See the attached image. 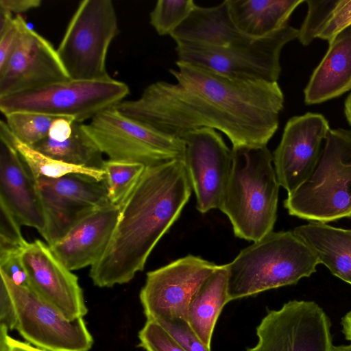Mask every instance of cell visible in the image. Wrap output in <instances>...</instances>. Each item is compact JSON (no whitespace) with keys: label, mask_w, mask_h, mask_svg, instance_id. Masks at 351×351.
Returning <instances> with one entry per match:
<instances>
[{"label":"cell","mask_w":351,"mask_h":351,"mask_svg":"<svg viewBox=\"0 0 351 351\" xmlns=\"http://www.w3.org/2000/svg\"><path fill=\"white\" fill-rule=\"evenodd\" d=\"M176 83L155 82L113 108L160 133L182 138L201 128L223 132L232 147L267 145L279 125L284 95L278 82L245 81L176 61Z\"/></svg>","instance_id":"cell-1"},{"label":"cell","mask_w":351,"mask_h":351,"mask_svg":"<svg viewBox=\"0 0 351 351\" xmlns=\"http://www.w3.org/2000/svg\"><path fill=\"white\" fill-rule=\"evenodd\" d=\"M191 190L184 160L146 167L121 206L106 250L90 267L89 276L94 285L112 287L128 283L143 270L155 245L179 217Z\"/></svg>","instance_id":"cell-2"},{"label":"cell","mask_w":351,"mask_h":351,"mask_svg":"<svg viewBox=\"0 0 351 351\" xmlns=\"http://www.w3.org/2000/svg\"><path fill=\"white\" fill-rule=\"evenodd\" d=\"M219 210L230 219L234 235L257 241L273 231L280 184L267 145L235 147Z\"/></svg>","instance_id":"cell-3"},{"label":"cell","mask_w":351,"mask_h":351,"mask_svg":"<svg viewBox=\"0 0 351 351\" xmlns=\"http://www.w3.org/2000/svg\"><path fill=\"white\" fill-rule=\"evenodd\" d=\"M320 264L293 230L271 232L243 249L226 264L230 301L295 285Z\"/></svg>","instance_id":"cell-4"},{"label":"cell","mask_w":351,"mask_h":351,"mask_svg":"<svg viewBox=\"0 0 351 351\" xmlns=\"http://www.w3.org/2000/svg\"><path fill=\"white\" fill-rule=\"evenodd\" d=\"M284 206L290 215L310 221L351 217V130H330L312 173Z\"/></svg>","instance_id":"cell-5"},{"label":"cell","mask_w":351,"mask_h":351,"mask_svg":"<svg viewBox=\"0 0 351 351\" xmlns=\"http://www.w3.org/2000/svg\"><path fill=\"white\" fill-rule=\"evenodd\" d=\"M129 93L125 83L110 77L92 80L70 79L1 97L0 110L4 115L29 112L82 123L123 101Z\"/></svg>","instance_id":"cell-6"},{"label":"cell","mask_w":351,"mask_h":351,"mask_svg":"<svg viewBox=\"0 0 351 351\" xmlns=\"http://www.w3.org/2000/svg\"><path fill=\"white\" fill-rule=\"evenodd\" d=\"M117 32V16L112 1H82L56 49L69 78L92 80L110 77L106 57Z\"/></svg>","instance_id":"cell-7"},{"label":"cell","mask_w":351,"mask_h":351,"mask_svg":"<svg viewBox=\"0 0 351 351\" xmlns=\"http://www.w3.org/2000/svg\"><path fill=\"white\" fill-rule=\"evenodd\" d=\"M299 30L287 25L274 34L228 47L178 45L177 61L194 64L226 77L278 82L283 47L298 38Z\"/></svg>","instance_id":"cell-8"},{"label":"cell","mask_w":351,"mask_h":351,"mask_svg":"<svg viewBox=\"0 0 351 351\" xmlns=\"http://www.w3.org/2000/svg\"><path fill=\"white\" fill-rule=\"evenodd\" d=\"M83 128L108 160L153 166L184 160L182 139L160 133L119 112L114 108L95 116Z\"/></svg>","instance_id":"cell-9"},{"label":"cell","mask_w":351,"mask_h":351,"mask_svg":"<svg viewBox=\"0 0 351 351\" xmlns=\"http://www.w3.org/2000/svg\"><path fill=\"white\" fill-rule=\"evenodd\" d=\"M16 313L15 329L30 344L47 351H89L93 338L83 318L69 320L29 287L15 285L0 271Z\"/></svg>","instance_id":"cell-10"},{"label":"cell","mask_w":351,"mask_h":351,"mask_svg":"<svg viewBox=\"0 0 351 351\" xmlns=\"http://www.w3.org/2000/svg\"><path fill=\"white\" fill-rule=\"evenodd\" d=\"M257 343L246 351H331L330 322L315 302L290 300L269 311L256 327Z\"/></svg>","instance_id":"cell-11"},{"label":"cell","mask_w":351,"mask_h":351,"mask_svg":"<svg viewBox=\"0 0 351 351\" xmlns=\"http://www.w3.org/2000/svg\"><path fill=\"white\" fill-rule=\"evenodd\" d=\"M217 267L213 262L189 254L147 273L139 295L147 320H187L193 295Z\"/></svg>","instance_id":"cell-12"},{"label":"cell","mask_w":351,"mask_h":351,"mask_svg":"<svg viewBox=\"0 0 351 351\" xmlns=\"http://www.w3.org/2000/svg\"><path fill=\"white\" fill-rule=\"evenodd\" d=\"M46 227L42 237L49 246L62 239L80 220L110 203L104 181L81 173L36 179Z\"/></svg>","instance_id":"cell-13"},{"label":"cell","mask_w":351,"mask_h":351,"mask_svg":"<svg viewBox=\"0 0 351 351\" xmlns=\"http://www.w3.org/2000/svg\"><path fill=\"white\" fill-rule=\"evenodd\" d=\"M184 161L201 213L219 208L229 179L232 149L214 129L201 128L184 135Z\"/></svg>","instance_id":"cell-14"},{"label":"cell","mask_w":351,"mask_h":351,"mask_svg":"<svg viewBox=\"0 0 351 351\" xmlns=\"http://www.w3.org/2000/svg\"><path fill=\"white\" fill-rule=\"evenodd\" d=\"M330 125L319 113L307 112L289 119L273 154L280 186L289 194L311 175L321 154Z\"/></svg>","instance_id":"cell-15"},{"label":"cell","mask_w":351,"mask_h":351,"mask_svg":"<svg viewBox=\"0 0 351 351\" xmlns=\"http://www.w3.org/2000/svg\"><path fill=\"white\" fill-rule=\"evenodd\" d=\"M70 80L52 44L27 23L0 70V97Z\"/></svg>","instance_id":"cell-16"},{"label":"cell","mask_w":351,"mask_h":351,"mask_svg":"<svg viewBox=\"0 0 351 351\" xmlns=\"http://www.w3.org/2000/svg\"><path fill=\"white\" fill-rule=\"evenodd\" d=\"M29 288L66 319L83 317L88 309L78 278L54 255L49 245L36 239L21 252Z\"/></svg>","instance_id":"cell-17"},{"label":"cell","mask_w":351,"mask_h":351,"mask_svg":"<svg viewBox=\"0 0 351 351\" xmlns=\"http://www.w3.org/2000/svg\"><path fill=\"white\" fill-rule=\"evenodd\" d=\"M120 212L121 206L111 203L93 210L49 246L52 252L71 271L91 267L106 250Z\"/></svg>","instance_id":"cell-18"},{"label":"cell","mask_w":351,"mask_h":351,"mask_svg":"<svg viewBox=\"0 0 351 351\" xmlns=\"http://www.w3.org/2000/svg\"><path fill=\"white\" fill-rule=\"evenodd\" d=\"M0 139V201L21 225L43 235L46 221L36 180L16 149Z\"/></svg>","instance_id":"cell-19"},{"label":"cell","mask_w":351,"mask_h":351,"mask_svg":"<svg viewBox=\"0 0 351 351\" xmlns=\"http://www.w3.org/2000/svg\"><path fill=\"white\" fill-rule=\"evenodd\" d=\"M306 85L304 101L316 104L351 90V26L338 34Z\"/></svg>","instance_id":"cell-20"},{"label":"cell","mask_w":351,"mask_h":351,"mask_svg":"<svg viewBox=\"0 0 351 351\" xmlns=\"http://www.w3.org/2000/svg\"><path fill=\"white\" fill-rule=\"evenodd\" d=\"M178 45L228 47L250 38L235 26L226 1L213 7L196 5L170 35Z\"/></svg>","instance_id":"cell-21"},{"label":"cell","mask_w":351,"mask_h":351,"mask_svg":"<svg viewBox=\"0 0 351 351\" xmlns=\"http://www.w3.org/2000/svg\"><path fill=\"white\" fill-rule=\"evenodd\" d=\"M232 21L246 36L258 39L288 25L293 11L304 0H226Z\"/></svg>","instance_id":"cell-22"},{"label":"cell","mask_w":351,"mask_h":351,"mask_svg":"<svg viewBox=\"0 0 351 351\" xmlns=\"http://www.w3.org/2000/svg\"><path fill=\"white\" fill-rule=\"evenodd\" d=\"M293 231L336 277L351 285V229L310 221Z\"/></svg>","instance_id":"cell-23"},{"label":"cell","mask_w":351,"mask_h":351,"mask_svg":"<svg viewBox=\"0 0 351 351\" xmlns=\"http://www.w3.org/2000/svg\"><path fill=\"white\" fill-rule=\"evenodd\" d=\"M229 302L227 266L217 265L193 295L187 313L191 328L209 349L218 317Z\"/></svg>","instance_id":"cell-24"},{"label":"cell","mask_w":351,"mask_h":351,"mask_svg":"<svg viewBox=\"0 0 351 351\" xmlns=\"http://www.w3.org/2000/svg\"><path fill=\"white\" fill-rule=\"evenodd\" d=\"M34 149L52 158L78 166L102 169V152L87 134L82 123L73 122L71 136L62 142L47 137Z\"/></svg>","instance_id":"cell-25"},{"label":"cell","mask_w":351,"mask_h":351,"mask_svg":"<svg viewBox=\"0 0 351 351\" xmlns=\"http://www.w3.org/2000/svg\"><path fill=\"white\" fill-rule=\"evenodd\" d=\"M0 138L10 143L19 152L36 180L40 176L58 178L70 173H81L98 181H104L103 169L69 164L49 157L18 140L11 132L5 121H0Z\"/></svg>","instance_id":"cell-26"},{"label":"cell","mask_w":351,"mask_h":351,"mask_svg":"<svg viewBox=\"0 0 351 351\" xmlns=\"http://www.w3.org/2000/svg\"><path fill=\"white\" fill-rule=\"evenodd\" d=\"M146 167L138 162L105 160L102 169L109 202L120 206L134 190Z\"/></svg>","instance_id":"cell-27"},{"label":"cell","mask_w":351,"mask_h":351,"mask_svg":"<svg viewBox=\"0 0 351 351\" xmlns=\"http://www.w3.org/2000/svg\"><path fill=\"white\" fill-rule=\"evenodd\" d=\"M5 117L13 135L30 147L47 137L50 126L57 118L29 112H14L5 115Z\"/></svg>","instance_id":"cell-28"},{"label":"cell","mask_w":351,"mask_h":351,"mask_svg":"<svg viewBox=\"0 0 351 351\" xmlns=\"http://www.w3.org/2000/svg\"><path fill=\"white\" fill-rule=\"evenodd\" d=\"M196 5L193 0H158L149 14V23L158 35H171Z\"/></svg>","instance_id":"cell-29"},{"label":"cell","mask_w":351,"mask_h":351,"mask_svg":"<svg viewBox=\"0 0 351 351\" xmlns=\"http://www.w3.org/2000/svg\"><path fill=\"white\" fill-rule=\"evenodd\" d=\"M307 14L298 29L300 42L308 45L318 36L326 23L330 11L335 6L337 0H306Z\"/></svg>","instance_id":"cell-30"},{"label":"cell","mask_w":351,"mask_h":351,"mask_svg":"<svg viewBox=\"0 0 351 351\" xmlns=\"http://www.w3.org/2000/svg\"><path fill=\"white\" fill-rule=\"evenodd\" d=\"M0 213V254L22 252L28 242L22 235L21 225L1 201Z\"/></svg>","instance_id":"cell-31"},{"label":"cell","mask_w":351,"mask_h":351,"mask_svg":"<svg viewBox=\"0 0 351 351\" xmlns=\"http://www.w3.org/2000/svg\"><path fill=\"white\" fill-rule=\"evenodd\" d=\"M138 347L145 351H187L162 326L152 320H147L138 332Z\"/></svg>","instance_id":"cell-32"},{"label":"cell","mask_w":351,"mask_h":351,"mask_svg":"<svg viewBox=\"0 0 351 351\" xmlns=\"http://www.w3.org/2000/svg\"><path fill=\"white\" fill-rule=\"evenodd\" d=\"M180 346L187 351H211L199 339L187 320L171 318L157 322Z\"/></svg>","instance_id":"cell-33"},{"label":"cell","mask_w":351,"mask_h":351,"mask_svg":"<svg viewBox=\"0 0 351 351\" xmlns=\"http://www.w3.org/2000/svg\"><path fill=\"white\" fill-rule=\"evenodd\" d=\"M351 26V0H337L330 11L318 38L332 41Z\"/></svg>","instance_id":"cell-34"},{"label":"cell","mask_w":351,"mask_h":351,"mask_svg":"<svg viewBox=\"0 0 351 351\" xmlns=\"http://www.w3.org/2000/svg\"><path fill=\"white\" fill-rule=\"evenodd\" d=\"M21 252L1 254L0 271L3 272L15 285L29 287L28 276L21 258Z\"/></svg>","instance_id":"cell-35"},{"label":"cell","mask_w":351,"mask_h":351,"mask_svg":"<svg viewBox=\"0 0 351 351\" xmlns=\"http://www.w3.org/2000/svg\"><path fill=\"white\" fill-rule=\"evenodd\" d=\"M25 23L26 21L21 15H16L12 27L0 36V70L5 66L11 57Z\"/></svg>","instance_id":"cell-36"},{"label":"cell","mask_w":351,"mask_h":351,"mask_svg":"<svg viewBox=\"0 0 351 351\" xmlns=\"http://www.w3.org/2000/svg\"><path fill=\"white\" fill-rule=\"evenodd\" d=\"M16 313L11 295L4 282L1 278L0 282V325L5 326L8 330L15 329Z\"/></svg>","instance_id":"cell-37"},{"label":"cell","mask_w":351,"mask_h":351,"mask_svg":"<svg viewBox=\"0 0 351 351\" xmlns=\"http://www.w3.org/2000/svg\"><path fill=\"white\" fill-rule=\"evenodd\" d=\"M73 122L69 118H56L50 126L47 137L58 142L64 141L72 134Z\"/></svg>","instance_id":"cell-38"},{"label":"cell","mask_w":351,"mask_h":351,"mask_svg":"<svg viewBox=\"0 0 351 351\" xmlns=\"http://www.w3.org/2000/svg\"><path fill=\"white\" fill-rule=\"evenodd\" d=\"M40 0H0V8L11 14H20L37 8L41 5Z\"/></svg>","instance_id":"cell-39"},{"label":"cell","mask_w":351,"mask_h":351,"mask_svg":"<svg viewBox=\"0 0 351 351\" xmlns=\"http://www.w3.org/2000/svg\"><path fill=\"white\" fill-rule=\"evenodd\" d=\"M8 342L10 351H47L23 341L16 340L8 335Z\"/></svg>","instance_id":"cell-40"},{"label":"cell","mask_w":351,"mask_h":351,"mask_svg":"<svg viewBox=\"0 0 351 351\" xmlns=\"http://www.w3.org/2000/svg\"><path fill=\"white\" fill-rule=\"evenodd\" d=\"M13 14L0 8V36L8 31L14 23Z\"/></svg>","instance_id":"cell-41"},{"label":"cell","mask_w":351,"mask_h":351,"mask_svg":"<svg viewBox=\"0 0 351 351\" xmlns=\"http://www.w3.org/2000/svg\"><path fill=\"white\" fill-rule=\"evenodd\" d=\"M341 323L346 339L351 342V311L342 317Z\"/></svg>","instance_id":"cell-42"},{"label":"cell","mask_w":351,"mask_h":351,"mask_svg":"<svg viewBox=\"0 0 351 351\" xmlns=\"http://www.w3.org/2000/svg\"><path fill=\"white\" fill-rule=\"evenodd\" d=\"M8 328L4 325H0V351H10L8 342Z\"/></svg>","instance_id":"cell-43"},{"label":"cell","mask_w":351,"mask_h":351,"mask_svg":"<svg viewBox=\"0 0 351 351\" xmlns=\"http://www.w3.org/2000/svg\"><path fill=\"white\" fill-rule=\"evenodd\" d=\"M344 112L348 123L351 125V93L345 101Z\"/></svg>","instance_id":"cell-44"},{"label":"cell","mask_w":351,"mask_h":351,"mask_svg":"<svg viewBox=\"0 0 351 351\" xmlns=\"http://www.w3.org/2000/svg\"><path fill=\"white\" fill-rule=\"evenodd\" d=\"M331 351H351V343L346 346H333Z\"/></svg>","instance_id":"cell-45"}]
</instances>
